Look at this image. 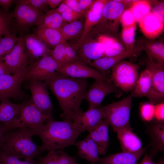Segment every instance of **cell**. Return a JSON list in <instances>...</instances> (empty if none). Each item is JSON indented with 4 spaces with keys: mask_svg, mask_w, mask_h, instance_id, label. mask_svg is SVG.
<instances>
[{
    "mask_svg": "<svg viewBox=\"0 0 164 164\" xmlns=\"http://www.w3.org/2000/svg\"><path fill=\"white\" fill-rule=\"evenodd\" d=\"M12 73L4 62H0V75L11 74Z\"/></svg>",
    "mask_w": 164,
    "mask_h": 164,
    "instance_id": "f5cc1de1",
    "label": "cell"
},
{
    "mask_svg": "<svg viewBox=\"0 0 164 164\" xmlns=\"http://www.w3.org/2000/svg\"><path fill=\"white\" fill-rule=\"evenodd\" d=\"M92 164L90 163V164Z\"/></svg>",
    "mask_w": 164,
    "mask_h": 164,
    "instance_id": "91938a15",
    "label": "cell"
},
{
    "mask_svg": "<svg viewBox=\"0 0 164 164\" xmlns=\"http://www.w3.org/2000/svg\"><path fill=\"white\" fill-rule=\"evenodd\" d=\"M164 4L162 2L157 4L152 9L151 12L162 22H164Z\"/></svg>",
    "mask_w": 164,
    "mask_h": 164,
    "instance_id": "c3c4849f",
    "label": "cell"
},
{
    "mask_svg": "<svg viewBox=\"0 0 164 164\" xmlns=\"http://www.w3.org/2000/svg\"><path fill=\"white\" fill-rule=\"evenodd\" d=\"M73 11L84 16L79 5L78 0H64L63 2Z\"/></svg>",
    "mask_w": 164,
    "mask_h": 164,
    "instance_id": "681fc988",
    "label": "cell"
},
{
    "mask_svg": "<svg viewBox=\"0 0 164 164\" xmlns=\"http://www.w3.org/2000/svg\"><path fill=\"white\" fill-rule=\"evenodd\" d=\"M136 28V24L131 26L123 27L121 38L127 46H131L134 42Z\"/></svg>",
    "mask_w": 164,
    "mask_h": 164,
    "instance_id": "60d3db41",
    "label": "cell"
},
{
    "mask_svg": "<svg viewBox=\"0 0 164 164\" xmlns=\"http://www.w3.org/2000/svg\"><path fill=\"white\" fill-rule=\"evenodd\" d=\"M139 164H156V163L152 160V157L150 155L146 154Z\"/></svg>",
    "mask_w": 164,
    "mask_h": 164,
    "instance_id": "9f6ffc18",
    "label": "cell"
},
{
    "mask_svg": "<svg viewBox=\"0 0 164 164\" xmlns=\"http://www.w3.org/2000/svg\"><path fill=\"white\" fill-rule=\"evenodd\" d=\"M120 21L123 27L131 26L135 24V20L130 8L124 11Z\"/></svg>",
    "mask_w": 164,
    "mask_h": 164,
    "instance_id": "b9f144b4",
    "label": "cell"
},
{
    "mask_svg": "<svg viewBox=\"0 0 164 164\" xmlns=\"http://www.w3.org/2000/svg\"><path fill=\"white\" fill-rule=\"evenodd\" d=\"M155 105L151 103H145L141 104L140 108L141 117L145 121L149 122L154 118Z\"/></svg>",
    "mask_w": 164,
    "mask_h": 164,
    "instance_id": "ab89813d",
    "label": "cell"
},
{
    "mask_svg": "<svg viewBox=\"0 0 164 164\" xmlns=\"http://www.w3.org/2000/svg\"><path fill=\"white\" fill-rule=\"evenodd\" d=\"M104 45L97 40L91 39L87 36L79 46V61L90 65L95 60L103 56Z\"/></svg>",
    "mask_w": 164,
    "mask_h": 164,
    "instance_id": "9a60e30c",
    "label": "cell"
},
{
    "mask_svg": "<svg viewBox=\"0 0 164 164\" xmlns=\"http://www.w3.org/2000/svg\"><path fill=\"white\" fill-rule=\"evenodd\" d=\"M97 40L104 46L102 57L114 56L120 54L127 50L116 39L106 35H100L97 38Z\"/></svg>",
    "mask_w": 164,
    "mask_h": 164,
    "instance_id": "f546056e",
    "label": "cell"
},
{
    "mask_svg": "<svg viewBox=\"0 0 164 164\" xmlns=\"http://www.w3.org/2000/svg\"><path fill=\"white\" fill-rule=\"evenodd\" d=\"M59 67L58 64L51 56H44L28 66L25 80L44 81Z\"/></svg>",
    "mask_w": 164,
    "mask_h": 164,
    "instance_id": "30bf717a",
    "label": "cell"
},
{
    "mask_svg": "<svg viewBox=\"0 0 164 164\" xmlns=\"http://www.w3.org/2000/svg\"><path fill=\"white\" fill-rule=\"evenodd\" d=\"M67 22L55 9L48 11L41 17L36 26L37 29L52 28L59 29Z\"/></svg>",
    "mask_w": 164,
    "mask_h": 164,
    "instance_id": "f1b7e54d",
    "label": "cell"
},
{
    "mask_svg": "<svg viewBox=\"0 0 164 164\" xmlns=\"http://www.w3.org/2000/svg\"><path fill=\"white\" fill-rule=\"evenodd\" d=\"M19 38L11 51L3 59L13 74L26 73L29 64V57L23 36H20Z\"/></svg>",
    "mask_w": 164,
    "mask_h": 164,
    "instance_id": "9c48e42d",
    "label": "cell"
},
{
    "mask_svg": "<svg viewBox=\"0 0 164 164\" xmlns=\"http://www.w3.org/2000/svg\"><path fill=\"white\" fill-rule=\"evenodd\" d=\"M17 0H0V6H1L3 10L5 12H8L9 9L13 3Z\"/></svg>",
    "mask_w": 164,
    "mask_h": 164,
    "instance_id": "816d5d0a",
    "label": "cell"
},
{
    "mask_svg": "<svg viewBox=\"0 0 164 164\" xmlns=\"http://www.w3.org/2000/svg\"><path fill=\"white\" fill-rule=\"evenodd\" d=\"M156 164H164V160L162 159H160L156 163Z\"/></svg>",
    "mask_w": 164,
    "mask_h": 164,
    "instance_id": "680465c9",
    "label": "cell"
},
{
    "mask_svg": "<svg viewBox=\"0 0 164 164\" xmlns=\"http://www.w3.org/2000/svg\"><path fill=\"white\" fill-rule=\"evenodd\" d=\"M145 50L149 57H153L158 61V65L163 67L164 62V44L161 42H155L147 44L146 47H143Z\"/></svg>",
    "mask_w": 164,
    "mask_h": 164,
    "instance_id": "836d02e7",
    "label": "cell"
},
{
    "mask_svg": "<svg viewBox=\"0 0 164 164\" xmlns=\"http://www.w3.org/2000/svg\"><path fill=\"white\" fill-rule=\"evenodd\" d=\"M0 101V122L7 124L18 118L20 104L13 103L8 99Z\"/></svg>",
    "mask_w": 164,
    "mask_h": 164,
    "instance_id": "83f0119b",
    "label": "cell"
},
{
    "mask_svg": "<svg viewBox=\"0 0 164 164\" xmlns=\"http://www.w3.org/2000/svg\"><path fill=\"white\" fill-rule=\"evenodd\" d=\"M147 62V68L152 75V87L147 97L153 104L161 103L164 97L163 67L155 63L150 57Z\"/></svg>",
    "mask_w": 164,
    "mask_h": 164,
    "instance_id": "7c38bea8",
    "label": "cell"
},
{
    "mask_svg": "<svg viewBox=\"0 0 164 164\" xmlns=\"http://www.w3.org/2000/svg\"><path fill=\"white\" fill-rule=\"evenodd\" d=\"M130 9L136 22H139L151 12L152 8L148 1L145 0H132Z\"/></svg>",
    "mask_w": 164,
    "mask_h": 164,
    "instance_id": "1f68e13d",
    "label": "cell"
},
{
    "mask_svg": "<svg viewBox=\"0 0 164 164\" xmlns=\"http://www.w3.org/2000/svg\"><path fill=\"white\" fill-rule=\"evenodd\" d=\"M17 2L14 9L11 13L12 18L15 19L16 25L20 31H28L30 28L37 25L44 13L22 0Z\"/></svg>",
    "mask_w": 164,
    "mask_h": 164,
    "instance_id": "ba28073f",
    "label": "cell"
},
{
    "mask_svg": "<svg viewBox=\"0 0 164 164\" xmlns=\"http://www.w3.org/2000/svg\"><path fill=\"white\" fill-rule=\"evenodd\" d=\"M142 50H143V48L142 46L132 47L117 55L111 57H102L94 61L90 66L101 70H107L125 58Z\"/></svg>",
    "mask_w": 164,
    "mask_h": 164,
    "instance_id": "7402d4cb",
    "label": "cell"
},
{
    "mask_svg": "<svg viewBox=\"0 0 164 164\" xmlns=\"http://www.w3.org/2000/svg\"><path fill=\"white\" fill-rule=\"evenodd\" d=\"M25 3L43 12L47 11L46 0H22Z\"/></svg>",
    "mask_w": 164,
    "mask_h": 164,
    "instance_id": "f6af8a7d",
    "label": "cell"
},
{
    "mask_svg": "<svg viewBox=\"0 0 164 164\" xmlns=\"http://www.w3.org/2000/svg\"><path fill=\"white\" fill-rule=\"evenodd\" d=\"M45 82L53 93L63 111V120L80 123V106L88 84L87 79L74 78L55 71Z\"/></svg>",
    "mask_w": 164,
    "mask_h": 164,
    "instance_id": "6da1fadb",
    "label": "cell"
},
{
    "mask_svg": "<svg viewBox=\"0 0 164 164\" xmlns=\"http://www.w3.org/2000/svg\"><path fill=\"white\" fill-rule=\"evenodd\" d=\"M61 15L64 21L69 23L78 20L82 17L81 15L73 12L71 9Z\"/></svg>",
    "mask_w": 164,
    "mask_h": 164,
    "instance_id": "bcb514c9",
    "label": "cell"
},
{
    "mask_svg": "<svg viewBox=\"0 0 164 164\" xmlns=\"http://www.w3.org/2000/svg\"><path fill=\"white\" fill-rule=\"evenodd\" d=\"M89 133L88 135L96 144L99 154L101 155L105 154L107 150L105 149L102 141L97 131L94 129Z\"/></svg>",
    "mask_w": 164,
    "mask_h": 164,
    "instance_id": "7bdbcfd3",
    "label": "cell"
},
{
    "mask_svg": "<svg viewBox=\"0 0 164 164\" xmlns=\"http://www.w3.org/2000/svg\"><path fill=\"white\" fill-rule=\"evenodd\" d=\"M115 93L117 97L123 94V91L113 84L110 79L95 80L90 87L87 90L84 99L89 104L88 109L101 107V103L108 94Z\"/></svg>",
    "mask_w": 164,
    "mask_h": 164,
    "instance_id": "52a82bcc",
    "label": "cell"
},
{
    "mask_svg": "<svg viewBox=\"0 0 164 164\" xmlns=\"http://www.w3.org/2000/svg\"><path fill=\"white\" fill-rule=\"evenodd\" d=\"M139 23L142 32L148 39L156 38L164 31V22L152 12Z\"/></svg>",
    "mask_w": 164,
    "mask_h": 164,
    "instance_id": "603a6c76",
    "label": "cell"
},
{
    "mask_svg": "<svg viewBox=\"0 0 164 164\" xmlns=\"http://www.w3.org/2000/svg\"><path fill=\"white\" fill-rule=\"evenodd\" d=\"M78 149V156L92 164H96L99 157L97 147L88 135L83 139L76 142L74 144Z\"/></svg>",
    "mask_w": 164,
    "mask_h": 164,
    "instance_id": "cb8c5ba5",
    "label": "cell"
},
{
    "mask_svg": "<svg viewBox=\"0 0 164 164\" xmlns=\"http://www.w3.org/2000/svg\"><path fill=\"white\" fill-rule=\"evenodd\" d=\"M6 131L4 124L0 122V150L5 141V134Z\"/></svg>",
    "mask_w": 164,
    "mask_h": 164,
    "instance_id": "db71d44e",
    "label": "cell"
},
{
    "mask_svg": "<svg viewBox=\"0 0 164 164\" xmlns=\"http://www.w3.org/2000/svg\"><path fill=\"white\" fill-rule=\"evenodd\" d=\"M149 147V145L137 152L122 151L100 158L96 164H137L139 159Z\"/></svg>",
    "mask_w": 164,
    "mask_h": 164,
    "instance_id": "ffe728a7",
    "label": "cell"
},
{
    "mask_svg": "<svg viewBox=\"0 0 164 164\" xmlns=\"http://www.w3.org/2000/svg\"><path fill=\"white\" fill-rule=\"evenodd\" d=\"M32 129L34 135L38 136L42 141V152L74 145L80 133L85 131L80 123L68 120L56 121L53 116L41 126Z\"/></svg>",
    "mask_w": 164,
    "mask_h": 164,
    "instance_id": "7a4b0ae2",
    "label": "cell"
},
{
    "mask_svg": "<svg viewBox=\"0 0 164 164\" xmlns=\"http://www.w3.org/2000/svg\"><path fill=\"white\" fill-rule=\"evenodd\" d=\"M63 2L61 3L60 6L57 8L55 9L56 11L60 15L62 13L71 9Z\"/></svg>",
    "mask_w": 164,
    "mask_h": 164,
    "instance_id": "11a10c76",
    "label": "cell"
},
{
    "mask_svg": "<svg viewBox=\"0 0 164 164\" xmlns=\"http://www.w3.org/2000/svg\"><path fill=\"white\" fill-rule=\"evenodd\" d=\"M49 118L33 104L31 99L20 104L19 114L15 121V129L36 128L42 125Z\"/></svg>",
    "mask_w": 164,
    "mask_h": 164,
    "instance_id": "8992f818",
    "label": "cell"
},
{
    "mask_svg": "<svg viewBox=\"0 0 164 164\" xmlns=\"http://www.w3.org/2000/svg\"><path fill=\"white\" fill-rule=\"evenodd\" d=\"M124 5L121 2L107 0L103 8L102 15L98 23L99 30H109L113 28L112 22L120 19L124 11Z\"/></svg>",
    "mask_w": 164,
    "mask_h": 164,
    "instance_id": "2e32d148",
    "label": "cell"
},
{
    "mask_svg": "<svg viewBox=\"0 0 164 164\" xmlns=\"http://www.w3.org/2000/svg\"><path fill=\"white\" fill-rule=\"evenodd\" d=\"M32 129L20 128L9 131L5 134V141L0 150L18 156L24 159H34L42 152L40 146L33 142Z\"/></svg>",
    "mask_w": 164,
    "mask_h": 164,
    "instance_id": "3957f363",
    "label": "cell"
},
{
    "mask_svg": "<svg viewBox=\"0 0 164 164\" xmlns=\"http://www.w3.org/2000/svg\"><path fill=\"white\" fill-rule=\"evenodd\" d=\"M107 1L106 0H94L90 9L86 12L83 33L75 47L77 50L93 27L99 21L104 6Z\"/></svg>",
    "mask_w": 164,
    "mask_h": 164,
    "instance_id": "e0dca14e",
    "label": "cell"
},
{
    "mask_svg": "<svg viewBox=\"0 0 164 164\" xmlns=\"http://www.w3.org/2000/svg\"><path fill=\"white\" fill-rule=\"evenodd\" d=\"M105 119L103 107L88 109L83 112L80 116L81 125L89 132L94 130L100 121Z\"/></svg>",
    "mask_w": 164,
    "mask_h": 164,
    "instance_id": "d4e9b609",
    "label": "cell"
},
{
    "mask_svg": "<svg viewBox=\"0 0 164 164\" xmlns=\"http://www.w3.org/2000/svg\"><path fill=\"white\" fill-rule=\"evenodd\" d=\"M109 125L108 121L105 119L101 120L95 129L98 134L107 150L109 144Z\"/></svg>",
    "mask_w": 164,
    "mask_h": 164,
    "instance_id": "f35d334b",
    "label": "cell"
},
{
    "mask_svg": "<svg viewBox=\"0 0 164 164\" xmlns=\"http://www.w3.org/2000/svg\"><path fill=\"white\" fill-rule=\"evenodd\" d=\"M147 131L151 142L150 155L152 158L158 152L164 150V125L162 122L158 121L147 126Z\"/></svg>",
    "mask_w": 164,
    "mask_h": 164,
    "instance_id": "44dd1931",
    "label": "cell"
},
{
    "mask_svg": "<svg viewBox=\"0 0 164 164\" xmlns=\"http://www.w3.org/2000/svg\"><path fill=\"white\" fill-rule=\"evenodd\" d=\"M56 71L63 75L76 78L109 79L105 74L101 73L79 60L67 63L58 68Z\"/></svg>",
    "mask_w": 164,
    "mask_h": 164,
    "instance_id": "4fadbf2b",
    "label": "cell"
},
{
    "mask_svg": "<svg viewBox=\"0 0 164 164\" xmlns=\"http://www.w3.org/2000/svg\"><path fill=\"white\" fill-rule=\"evenodd\" d=\"M76 50L74 47L67 45L65 51V64L79 60L78 55Z\"/></svg>",
    "mask_w": 164,
    "mask_h": 164,
    "instance_id": "ee69618b",
    "label": "cell"
},
{
    "mask_svg": "<svg viewBox=\"0 0 164 164\" xmlns=\"http://www.w3.org/2000/svg\"><path fill=\"white\" fill-rule=\"evenodd\" d=\"M30 64L41 57L50 55L51 50L35 34H28L23 37Z\"/></svg>",
    "mask_w": 164,
    "mask_h": 164,
    "instance_id": "ac0fdd59",
    "label": "cell"
},
{
    "mask_svg": "<svg viewBox=\"0 0 164 164\" xmlns=\"http://www.w3.org/2000/svg\"><path fill=\"white\" fill-rule=\"evenodd\" d=\"M133 97L130 94L119 101L103 107L105 119L114 132L131 127L130 117Z\"/></svg>",
    "mask_w": 164,
    "mask_h": 164,
    "instance_id": "277c9868",
    "label": "cell"
},
{
    "mask_svg": "<svg viewBox=\"0 0 164 164\" xmlns=\"http://www.w3.org/2000/svg\"><path fill=\"white\" fill-rule=\"evenodd\" d=\"M35 31L36 35L48 47L54 48L63 42L61 35L59 29L36 28Z\"/></svg>",
    "mask_w": 164,
    "mask_h": 164,
    "instance_id": "4dcf8cb0",
    "label": "cell"
},
{
    "mask_svg": "<svg viewBox=\"0 0 164 164\" xmlns=\"http://www.w3.org/2000/svg\"><path fill=\"white\" fill-rule=\"evenodd\" d=\"M28 87L32 94L33 104L46 116L50 118L52 115L53 106L45 82L39 80H30Z\"/></svg>",
    "mask_w": 164,
    "mask_h": 164,
    "instance_id": "8fae6325",
    "label": "cell"
},
{
    "mask_svg": "<svg viewBox=\"0 0 164 164\" xmlns=\"http://www.w3.org/2000/svg\"><path fill=\"white\" fill-rule=\"evenodd\" d=\"M20 158L18 156L6 153L0 150V164H36L34 159L22 161L19 159Z\"/></svg>",
    "mask_w": 164,
    "mask_h": 164,
    "instance_id": "d590c367",
    "label": "cell"
},
{
    "mask_svg": "<svg viewBox=\"0 0 164 164\" xmlns=\"http://www.w3.org/2000/svg\"><path fill=\"white\" fill-rule=\"evenodd\" d=\"M152 87L151 73L150 70L146 68L141 73L131 94L133 97H148Z\"/></svg>",
    "mask_w": 164,
    "mask_h": 164,
    "instance_id": "4316f807",
    "label": "cell"
},
{
    "mask_svg": "<svg viewBox=\"0 0 164 164\" xmlns=\"http://www.w3.org/2000/svg\"><path fill=\"white\" fill-rule=\"evenodd\" d=\"M83 27L82 21L79 20L64 25L59 29L63 41L65 42L77 35L81 32Z\"/></svg>",
    "mask_w": 164,
    "mask_h": 164,
    "instance_id": "d6a6232c",
    "label": "cell"
},
{
    "mask_svg": "<svg viewBox=\"0 0 164 164\" xmlns=\"http://www.w3.org/2000/svg\"><path fill=\"white\" fill-rule=\"evenodd\" d=\"M68 44L66 41H63L56 45L53 50H51L50 56L57 63L59 67L65 64V49Z\"/></svg>",
    "mask_w": 164,
    "mask_h": 164,
    "instance_id": "8d00e7d4",
    "label": "cell"
},
{
    "mask_svg": "<svg viewBox=\"0 0 164 164\" xmlns=\"http://www.w3.org/2000/svg\"><path fill=\"white\" fill-rule=\"evenodd\" d=\"M36 164H78L76 158L70 156L62 149L48 151L44 156L37 157Z\"/></svg>",
    "mask_w": 164,
    "mask_h": 164,
    "instance_id": "484cf974",
    "label": "cell"
},
{
    "mask_svg": "<svg viewBox=\"0 0 164 164\" xmlns=\"http://www.w3.org/2000/svg\"><path fill=\"white\" fill-rule=\"evenodd\" d=\"M26 73L0 75V100L23 96L21 85Z\"/></svg>",
    "mask_w": 164,
    "mask_h": 164,
    "instance_id": "5bb4252c",
    "label": "cell"
},
{
    "mask_svg": "<svg viewBox=\"0 0 164 164\" xmlns=\"http://www.w3.org/2000/svg\"><path fill=\"white\" fill-rule=\"evenodd\" d=\"M139 66L136 64L121 61L111 68L110 80L122 91H132L139 77Z\"/></svg>",
    "mask_w": 164,
    "mask_h": 164,
    "instance_id": "5b68a950",
    "label": "cell"
},
{
    "mask_svg": "<svg viewBox=\"0 0 164 164\" xmlns=\"http://www.w3.org/2000/svg\"><path fill=\"white\" fill-rule=\"evenodd\" d=\"M63 0H46V2L51 8L54 9L59 5L60 3L63 2Z\"/></svg>",
    "mask_w": 164,
    "mask_h": 164,
    "instance_id": "6f0895ef",
    "label": "cell"
},
{
    "mask_svg": "<svg viewBox=\"0 0 164 164\" xmlns=\"http://www.w3.org/2000/svg\"><path fill=\"white\" fill-rule=\"evenodd\" d=\"M164 103L163 102L155 105L154 118L157 121L163 122L164 120Z\"/></svg>",
    "mask_w": 164,
    "mask_h": 164,
    "instance_id": "7dc6e473",
    "label": "cell"
},
{
    "mask_svg": "<svg viewBox=\"0 0 164 164\" xmlns=\"http://www.w3.org/2000/svg\"><path fill=\"white\" fill-rule=\"evenodd\" d=\"M116 132L122 151L136 153L143 149L141 140L133 132L131 127Z\"/></svg>",
    "mask_w": 164,
    "mask_h": 164,
    "instance_id": "d6986e66",
    "label": "cell"
},
{
    "mask_svg": "<svg viewBox=\"0 0 164 164\" xmlns=\"http://www.w3.org/2000/svg\"><path fill=\"white\" fill-rule=\"evenodd\" d=\"M19 39L15 33H10L0 39V62L12 50Z\"/></svg>",
    "mask_w": 164,
    "mask_h": 164,
    "instance_id": "e575fe53",
    "label": "cell"
},
{
    "mask_svg": "<svg viewBox=\"0 0 164 164\" xmlns=\"http://www.w3.org/2000/svg\"><path fill=\"white\" fill-rule=\"evenodd\" d=\"M11 13L5 12L0 8V39L2 36L10 34L12 19Z\"/></svg>",
    "mask_w": 164,
    "mask_h": 164,
    "instance_id": "74e56055",
    "label": "cell"
},
{
    "mask_svg": "<svg viewBox=\"0 0 164 164\" xmlns=\"http://www.w3.org/2000/svg\"><path fill=\"white\" fill-rule=\"evenodd\" d=\"M80 8L84 16L86 12L89 9L94 1L92 0H78Z\"/></svg>",
    "mask_w": 164,
    "mask_h": 164,
    "instance_id": "f907efd6",
    "label": "cell"
}]
</instances>
